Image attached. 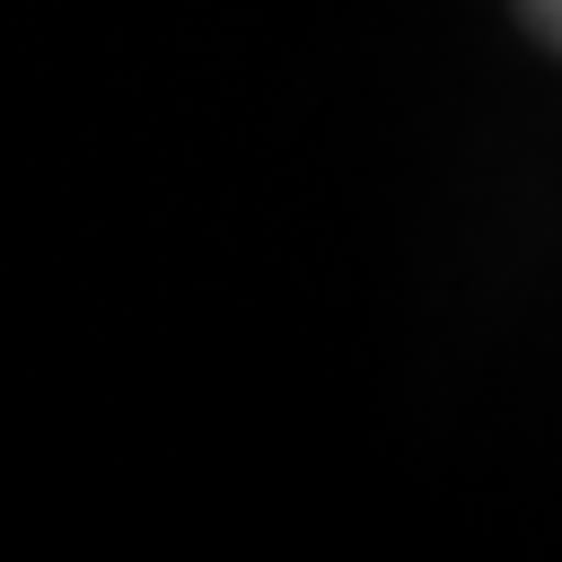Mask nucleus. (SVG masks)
I'll use <instances>...</instances> for the list:
<instances>
[{
    "label": "nucleus",
    "instance_id": "f257e3e1",
    "mask_svg": "<svg viewBox=\"0 0 562 562\" xmlns=\"http://www.w3.org/2000/svg\"><path fill=\"white\" fill-rule=\"evenodd\" d=\"M518 9H527V26H536L553 53H562V0H518Z\"/></svg>",
    "mask_w": 562,
    "mask_h": 562
}]
</instances>
